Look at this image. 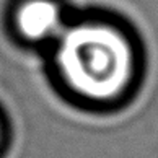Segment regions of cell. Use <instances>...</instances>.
<instances>
[{
  "label": "cell",
  "mask_w": 158,
  "mask_h": 158,
  "mask_svg": "<svg viewBox=\"0 0 158 158\" xmlns=\"http://www.w3.org/2000/svg\"><path fill=\"white\" fill-rule=\"evenodd\" d=\"M56 62L64 83L88 101L122 96L135 75L131 39L108 23L90 21L62 30Z\"/></svg>",
  "instance_id": "1"
},
{
  "label": "cell",
  "mask_w": 158,
  "mask_h": 158,
  "mask_svg": "<svg viewBox=\"0 0 158 158\" xmlns=\"http://www.w3.org/2000/svg\"><path fill=\"white\" fill-rule=\"evenodd\" d=\"M20 34L28 41H44L62 31V13L54 0H26L15 15Z\"/></svg>",
  "instance_id": "2"
},
{
  "label": "cell",
  "mask_w": 158,
  "mask_h": 158,
  "mask_svg": "<svg viewBox=\"0 0 158 158\" xmlns=\"http://www.w3.org/2000/svg\"><path fill=\"white\" fill-rule=\"evenodd\" d=\"M0 135H2V127H0Z\"/></svg>",
  "instance_id": "3"
}]
</instances>
